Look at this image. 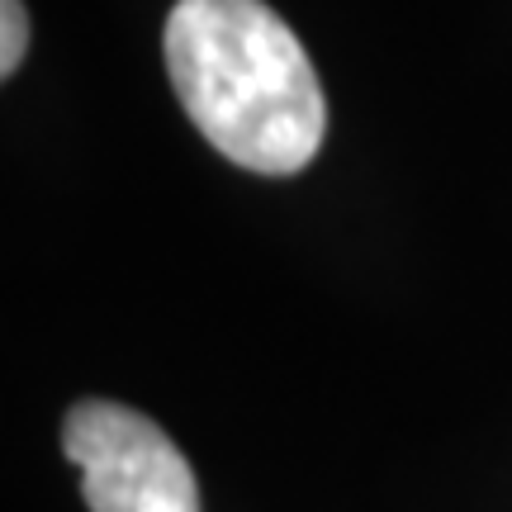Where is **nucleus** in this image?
I'll list each match as a JSON object with an SVG mask.
<instances>
[{"instance_id":"7ed1b4c3","label":"nucleus","mask_w":512,"mask_h":512,"mask_svg":"<svg viewBox=\"0 0 512 512\" xmlns=\"http://www.w3.org/2000/svg\"><path fill=\"white\" fill-rule=\"evenodd\" d=\"M0 72L15 76L19 62H24V48H29V15H24V0H0Z\"/></svg>"},{"instance_id":"f257e3e1","label":"nucleus","mask_w":512,"mask_h":512,"mask_svg":"<svg viewBox=\"0 0 512 512\" xmlns=\"http://www.w3.org/2000/svg\"><path fill=\"white\" fill-rule=\"evenodd\" d=\"M166 76L209 147L256 176H294L328 138V95L266 0H176Z\"/></svg>"},{"instance_id":"f03ea898","label":"nucleus","mask_w":512,"mask_h":512,"mask_svg":"<svg viewBox=\"0 0 512 512\" xmlns=\"http://www.w3.org/2000/svg\"><path fill=\"white\" fill-rule=\"evenodd\" d=\"M91 512H200V484L157 422L110 399H81L62 422Z\"/></svg>"}]
</instances>
